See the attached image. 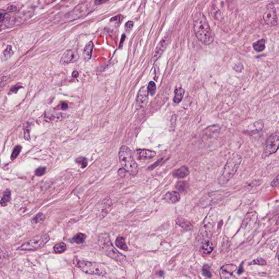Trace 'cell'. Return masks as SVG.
I'll list each match as a JSON object with an SVG mask.
<instances>
[{"label": "cell", "instance_id": "1", "mask_svg": "<svg viewBox=\"0 0 279 279\" xmlns=\"http://www.w3.org/2000/svg\"><path fill=\"white\" fill-rule=\"evenodd\" d=\"M193 23L195 34L199 41L206 45L212 43L214 40V34L203 13H196L193 18Z\"/></svg>", "mask_w": 279, "mask_h": 279}, {"label": "cell", "instance_id": "2", "mask_svg": "<svg viewBox=\"0 0 279 279\" xmlns=\"http://www.w3.org/2000/svg\"><path fill=\"white\" fill-rule=\"evenodd\" d=\"M121 165L130 175H135L138 172V166L134 160L131 150L126 146H122L119 152Z\"/></svg>", "mask_w": 279, "mask_h": 279}, {"label": "cell", "instance_id": "3", "mask_svg": "<svg viewBox=\"0 0 279 279\" xmlns=\"http://www.w3.org/2000/svg\"><path fill=\"white\" fill-rule=\"evenodd\" d=\"M242 160L241 156L238 154L233 155L227 160L222 175L218 179L219 184H226L233 177L238 169Z\"/></svg>", "mask_w": 279, "mask_h": 279}, {"label": "cell", "instance_id": "4", "mask_svg": "<svg viewBox=\"0 0 279 279\" xmlns=\"http://www.w3.org/2000/svg\"><path fill=\"white\" fill-rule=\"evenodd\" d=\"M99 244L105 253L113 259L121 261L125 258V256L119 253L113 246L109 237L106 234H102L100 236Z\"/></svg>", "mask_w": 279, "mask_h": 279}, {"label": "cell", "instance_id": "5", "mask_svg": "<svg viewBox=\"0 0 279 279\" xmlns=\"http://www.w3.org/2000/svg\"><path fill=\"white\" fill-rule=\"evenodd\" d=\"M78 267L83 272L88 274L99 276H104L106 274L103 265L98 263L82 261L78 262Z\"/></svg>", "mask_w": 279, "mask_h": 279}, {"label": "cell", "instance_id": "6", "mask_svg": "<svg viewBox=\"0 0 279 279\" xmlns=\"http://www.w3.org/2000/svg\"><path fill=\"white\" fill-rule=\"evenodd\" d=\"M50 239L49 235L43 234L38 236L30 239L23 245H21L19 250L23 251L36 250L43 247Z\"/></svg>", "mask_w": 279, "mask_h": 279}, {"label": "cell", "instance_id": "7", "mask_svg": "<svg viewBox=\"0 0 279 279\" xmlns=\"http://www.w3.org/2000/svg\"><path fill=\"white\" fill-rule=\"evenodd\" d=\"M279 148V132L271 134L268 138L264 148L263 155L267 157L276 152Z\"/></svg>", "mask_w": 279, "mask_h": 279}, {"label": "cell", "instance_id": "8", "mask_svg": "<svg viewBox=\"0 0 279 279\" xmlns=\"http://www.w3.org/2000/svg\"><path fill=\"white\" fill-rule=\"evenodd\" d=\"M263 20L268 25L275 26L277 24V17L276 9L273 2L269 3L267 6V9L263 14Z\"/></svg>", "mask_w": 279, "mask_h": 279}, {"label": "cell", "instance_id": "9", "mask_svg": "<svg viewBox=\"0 0 279 279\" xmlns=\"http://www.w3.org/2000/svg\"><path fill=\"white\" fill-rule=\"evenodd\" d=\"M170 41V36L166 35L159 42L158 46H157L153 54L151 60V63L153 64L158 60L159 58L164 52L166 48Z\"/></svg>", "mask_w": 279, "mask_h": 279}, {"label": "cell", "instance_id": "10", "mask_svg": "<svg viewBox=\"0 0 279 279\" xmlns=\"http://www.w3.org/2000/svg\"><path fill=\"white\" fill-rule=\"evenodd\" d=\"M148 93L147 87H143L140 89L136 101V105L138 109H143L147 105L148 101Z\"/></svg>", "mask_w": 279, "mask_h": 279}, {"label": "cell", "instance_id": "11", "mask_svg": "<svg viewBox=\"0 0 279 279\" xmlns=\"http://www.w3.org/2000/svg\"><path fill=\"white\" fill-rule=\"evenodd\" d=\"M236 270L237 267L235 265H225L220 270V277L222 279H238L233 274Z\"/></svg>", "mask_w": 279, "mask_h": 279}, {"label": "cell", "instance_id": "12", "mask_svg": "<svg viewBox=\"0 0 279 279\" xmlns=\"http://www.w3.org/2000/svg\"><path fill=\"white\" fill-rule=\"evenodd\" d=\"M136 153L138 158L142 159H150L154 158L156 156V153L151 150L146 149H139L136 150Z\"/></svg>", "mask_w": 279, "mask_h": 279}, {"label": "cell", "instance_id": "13", "mask_svg": "<svg viewBox=\"0 0 279 279\" xmlns=\"http://www.w3.org/2000/svg\"><path fill=\"white\" fill-rule=\"evenodd\" d=\"M180 195L176 191H171L167 193L165 197L164 200L169 203H175L180 200Z\"/></svg>", "mask_w": 279, "mask_h": 279}, {"label": "cell", "instance_id": "14", "mask_svg": "<svg viewBox=\"0 0 279 279\" xmlns=\"http://www.w3.org/2000/svg\"><path fill=\"white\" fill-rule=\"evenodd\" d=\"M75 54L71 50H68L64 53V55L60 59V62L62 64H68L74 62Z\"/></svg>", "mask_w": 279, "mask_h": 279}, {"label": "cell", "instance_id": "15", "mask_svg": "<svg viewBox=\"0 0 279 279\" xmlns=\"http://www.w3.org/2000/svg\"><path fill=\"white\" fill-rule=\"evenodd\" d=\"M189 170L186 166H183L173 171V175L177 178H183L186 177L189 174Z\"/></svg>", "mask_w": 279, "mask_h": 279}, {"label": "cell", "instance_id": "16", "mask_svg": "<svg viewBox=\"0 0 279 279\" xmlns=\"http://www.w3.org/2000/svg\"><path fill=\"white\" fill-rule=\"evenodd\" d=\"M263 127V123L262 121H259L249 127V129L247 130L246 132L248 134H255L260 132Z\"/></svg>", "mask_w": 279, "mask_h": 279}, {"label": "cell", "instance_id": "17", "mask_svg": "<svg viewBox=\"0 0 279 279\" xmlns=\"http://www.w3.org/2000/svg\"><path fill=\"white\" fill-rule=\"evenodd\" d=\"M176 223L184 230H191L193 228V226L190 222L182 218H178L176 220Z\"/></svg>", "mask_w": 279, "mask_h": 279}, {"label": "cell", "instance_id": "18", "mask_svg": "<svg viewBox=\"0 0 279 279\" xmlns=\"http://www.w3.org/2000/svg\"><path fill=\"white\" fill-rule=\"evenodd\" d=\"M265 40L264 39L257 41L253 44V49L257 52H262L265 48Z\"/></svg>", "mask_w": 279, "mask_h": 279}, {"label": "cell", "instance_id": "19", "mask_svg": "<svg viewBox=\"0 0 279 279\" xmlns=\"http://www.w3.org/2000/svg\"><path fill=\"white\" fill-rule=\"evenodd\" d=\"M93 49V44L92 42H89L85 46L84 49V55L87 59L89 60L91 57L92 51Z\"/></svg>", "mask_w": 279, "mask_h": 279}, {"label": "cell", "instance_id": "20", "mask_svg": "<svg viewBox=\"0 0 279 279\" xmlns=\"http://www.w3.org/2000/svg\"><path fill=\"white\" fill-rule=\"evenodd\" d=\"M14 52L12 50V47L11 45H8L7 47L1 56V60L2 61H6L9 60L13 55Z\"/></svg>", "mask_w": 279, "mask_h": 279}, {"label": "cell", "instance_id": "21", "mask_svg": "<svg viewBox=\"0 0 279 279\" xmlns=\"http://www.w3.org/2000/svg\"><path fill=\"white\" fill-rule=\"evenodd\" d=\"M184 95V89L181 88H177L175 89V97L173 101L175 103H179L181 101L182 99L183 98Z\"/></svg>", "mask_w": 279, "mask_h": 279}, {"label": "cell", "instance_id": "22", "mask_svg": "<svg viewBox=\"0 0 279 279\" xmlns=\"http://www.w3.org/2000/svg\"><path fill=\"white\" fill-rule=\"evenodd\" d=\"M115 243L116 245H117V246L118 248H119V249H121L124 251L128 250V246H127V244H126V243L125 242V240L123 237H118L116 240Z\"/></svg>", "mask_w": 279, "mask_h": 279}, {"label": "cell", "instance_id": "23", "mask_svg": "<svg viewBox=\"0 0 279 279\" xmlns=\"http://www.w3.org/2000/svg\"><path fill=\"white\" fill-rule=\"evenodd\" d=\"M175 188L181 193H184L187 191L188 188V182L184 181H179L176 183Z\"/></svg>", "mask_w": 279, "mask_h": 279}, {"label": "cell", "instance_id": "24", "mask_svg": "<svg viewBox=\"0 0 279 279\" xmlns=\"http://www.w3.org/2000/svg\"><path fill=\"white\" fill-rule=\"evenodd\" d=\"M213 249H214V247H213V244L209 241L204 243L202 246V251H203L204 253H206V254H209L211 253L213 251Z\"/></svg>", "mask_w": 279, "mask_h": 279}, {"label": "cell", "instance_id": "25", "mask_svg": "<svg viewBox=\"0 0 279 279\" xmlns=\"http://www.w3.org/2000/svg\"><path fill=\"white\" fill-rule=\"evenodd\" d=\"M11 200V192L9 190H7L4 194L2 198L1 201V206H6Z\"/></svg>", "mask_w": 279, "mask_h": 279}, {"label": "cell", "instance_id": "26", "mask_svg": "<svg viewBox=\"0 0 279 279\" xmlns=\"http://www.w3.org/2000/svg\"><path fill=\"white\" fill-rule=\"evenodd\" d=\"M67 246L65 243H60L54 246V251L56 253H63L66 250Z\"/></svg>", "mask_w": 279, "mask_h": 279}, {"label": "cell", "instance_id": "27", "mask_svg": "<svg viewBox=\"0 0 279 279\" xmlns=\"http://www.w3.org/2000/svg\"><path fill=\"white\" fill-rule=\"evenodd\" d=\"M86 239V236L83 233H79L77 234L74 238V242L78 244L83 243Z\"/></svg>", "mask_w": 279, "mask_h": 279}, {"label": "cell", "instance_id": "28", "mask_svg": "<svg viewBox=\"0 0 279 279\" xmlns=\"http://www.w3.org/2000/svg\"><path fill=\"white\" fill-rule=\"evenodd\" d=\"M21 149H22V147L20 145L17 146L15 147L14 149L13 150V151L12 152V156H11V159L12 160H14L17 158L21 152Z\"/></svg>", "mask_w": 279, "mask_h": 279}, {"label": "cell", "instance_id": "29", "mask_svg": "<svg viewBox=\"0 0 279 279\" xmlns=\"http://www.w3.org/2000/svg\"><path fill=\"white\" fill-rule=\"evenodd\" d=\"M60 113H54V112H52L51 113H48L46 115V117L48 119H51L52 121H58L59 119H60V118H61L60 114Z\"/></svg>", "mask_w": 279, "mask_h": 279}, {"label": "cell", "instance_id": "30", "mask_svg": "<svg viewBox=\"0 0 279 279\" xmlns=\"http://www.w3.org/2000/svg\"><path fill=\"white\" fill-rule=\"evenodd\" d=\"M147 88H148V91L150 95H154L156 93V89H157L156 84L153 81H150L148 84Z\"/></svg>", "mask_w": 279, "mask_h": 279}, {"label": "cell", "instance_id": "31", "mask_svg": "<svg viewBox=\"0 0 279 279\" xmlns=\"http://www.w3.org/2000/svg\"><path fill=\"white\" fill-rule=\"evenodd\" d=\"M76 161L78 164L80 165L82 168H85L87 165V161L85 158H83V157L79 158L76 159Z\"/></svg>", "mask_w": 279, "mask_h": 279}, {"label": "cell", "instance_id": "32", "mask_svg": "<svg viewBox=\"0 0 279 279\" xmlns=\"http://www.w3.org/2000/svg\"><path fill=\"white\" fill-rule=\"evenodd\" d=\"M202 273L204 276L208 278H210L212 276V274L209 271V268L207 265H204L202 268Z\"/></svg>", "mask_w": 279, "mask_h": 279}, {"label": "cell", "instance_id": "33", "mask_svg": "<svg viewBox=\"0 0 279 279\" xmlns=\"http://www.w3.org/2000/svg\"><path fill=\"white\" fill-rule=\"evenodd\" d=\"M44 219V215L42 213H39L33 218V219L32 220V222L35 224H37L43 221Z\"/></svg>", "mask_w": 279, "mask_h": 279}, {"label": "cell", "instance_id": "34", "mask_svg": "<svg viewBox=\"0 0 279 279\" xmlns=\"http://www.w3.org/2000/svg\"><path fill=\"white\" fill-rule=\"evenodd\" d=\"M266 264V262L265 260L262 259H257L253 260V261L251 262L249 265H265Z\"/></svg>", "mask_w": 279, "mask_h": 279}, {"label": "cell", "instance_id": "35", "mask_svg": "<svg viewBox=\"0 0 279 279\" xmlns=\"http://www.w3.org/2000/svg\"><path fill=\"white\" fill-rule=\"evenodd\" d=\"M46 171V168L45 167H39L37 170H36V175L38 176H42L43 175Z\"/></svg>", "mask_w": 279, "mask_h": 279}, {"label": "cell", "instance_id": "36", "mask_svg": "<svg viewBox=\"0 0 279 279\" xmlns=\"http://www.w3.org/2000/svg\"><path fill=\"white\" fill-rule=\"evenodd\" d=\"M279 184V174L276 176L275 178L274 179L273 181L271 183V186L272 187H275L277 186Z\"/></svg>", "mask_w": 279, "mask_h": 279}, {"label": "cell", "instance_id": "37", "mask_svg": "<svg viewBox=\"0 0 279 279\" xmlns=\"http://www.w3.org/2000/svg\"><path fill=\"white\" fill-rule=\"evenodd\" d=\"M133 27V23L132 21H128L125 25V29L127 31H130L132 29Z\"/></svg>", "mask_w": 279, "mask_h": 279}, {"label": "cell", "instance_id": "38", "mask_svg": "<svg viewBox=\"0 0 279 279\" xmlns=\"http://www.w3.org/2000/svg\"><path fill=\"white\" fill-rule=\"evenodd\" d=\"M17 6L15 5H10L8 7V8L7 9V13H10V12H14L17 11Z\"/></svg>", "mask_w": 279, "mask_h": 279}, {"label": "cell", "instance_id": "39", "mask_svg": "<svg viewBox=\"0 0 279 279\" xmlns=\"http://www.w3.org/2000/svg\"><path fill=\"white\" fill-rule=\"evenodd\" d=\"M123 19V17L121 16V15H118L117 16H116L115 17H112V19L110 20L111 21H116V23H121V20Z\"/></svg>", "mask_w": 279, "mask_h": 279}, {"label": "cell", "instance_id": "40", "mask_svg": "<svg viewBox=\"0 0 279 279\" xmlns=\"http://www.w3.org/2000/svg\"><path fill=\"white\" fill-rule=\"evenodd\" d=\"M118 175H119L121 177H126V174H127V171L126 170H124L123 168L120 169L118 170Z\"/></svg>", "mask_w": 279, "mask_h": 279}, {"label": "cell", "instance_id": "41", "mask_svg": "<svg viewBox=\"0 0 279 279\" xmlns=\"http://www.w3.org/2000/svg\"><path fill=\"white\" fill-rule=\"evenodd\" d=\"M68 105L66 103H62L60 105V108L62 110H66L68 109Z\"/></svg>", "mask_w": 279, "mask_h": 279}, {"label": "cell", "instance_id": "42", "mask_svg": "<svg viewBox=\"0 0 279 279\" xmlns=\"http://www.w3.org/2000/svg\"><path fill=\"white\" fill-rule=\"evenodd\" d=\"M78 76H79V73H78V71L75 70V71H74V72L72 73V76H73V78H77L78 77Z\"/></svg>", "mask_w": 279, "mask_h": 279}, {"label": "cell", "instance_id": "43", "mask_svg": "<svg viewBox=\"0 0 279 279\" xmlns=\"http://www.w3.org/2000/svg\"><path fill=\"white\" fill-rule=\"evenodd\" d=\"M105 2V1H95V4H97V5H100L101 3H104Z\"/></svg>", "mask_w": 279, "mask_h": 279}, {"label": "cell", "instance_id": "44", "mask_svg": "<svg viewBox=\"0 0 279 279\" xmlns=\"http://www.w3.org/2000/svg\"><path fill=\"white\" fill-rule=\"evenodd\" d=\"M123 40H124V38H123V36H122V41H123ZM122 44H123V43H122ZM120 45H122V43H120Z\"/></svg>", "mask_w": 279, "mask_h": 279}]
</instances>
